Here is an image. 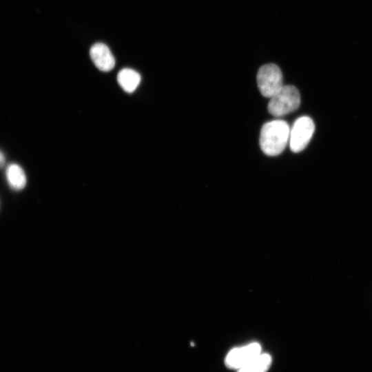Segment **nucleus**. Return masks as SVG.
I'll use <instances>...</instances> for the list:
<instances>
[{
  "mask_svg": "<svg viewBox=\"0 0 372 372\" xmlns=\"http://www.w3.org/2000/svg\"><path fill=\"white\" fill-rule=\"evenodd\" d=\"M290 128L282 120L266 123L262 127L260 146L268 156H277L282 152L289 141Z\"/></svg>",
  "mask_w": 372,
  "mask_h": 372,
  "instance_id": "1",
  "label": "nucleus"
},
{
  "mask_svg": "<svg viewBox=\"0 0 372 372\" xmlns=\"http://www.w3.org/2000/svg\"><path fill=\"white\" fill-rule=\"evenodd\" d=\"M300 104V95L293 85H284L276 92L268 104L269 113L276 116H285L296 110Z\"/></svg>",
  "mask_w": 372,
  "mask_h": 372,
  "instance_id": "2",
  "label": "nucleus"
},
{
  "mask_svg": "<svg viewBox=\"0 0 372 372\" xmlns=\"http://www.w3.org/2000/svg\"><path fill=\"white\" fill-rule=\"evenodd\" d=\"M257 83L260 93L271 98L284 86L280 69L272 63L262 66L257 74Z\"/></svg>",
  "mask_w": 372,
  "mask_h": 372,
  "instance_id": "3",
  "label": "nucleus"
},
{
  "mask_svg": "<svg viewBox=\"0 0 372 372\" xmlns=\"http://www.w3.org/2000/svg\"><path fill=\"white\" fill-rule=\"evenodd\" d=\"M315 130L313 120L307 116L298 118L293 123L289 134V146L292 152L303 150L309 143Z\"/></svg>",
  "mask_w": 372,
  "mask_h": 372,
  "instance_id": "4",
  "label": "nucleus"
},
{
  "mask_svg": "<svg viewBox=\"0 0 372 372\" xmlns=\"http://www.w3.org/2000/svg\"><path fill=\"white\" fill-rule=\"evenodd\" d=\"M262 353L261 346L253 342L232 349L225 357V365L232 369L238 370Z\"/></svg>",
  "mask_w": 372,
  "mask_h": 372,
  "instance_id": "5",
  "label": "nucleus"
},
{
  "mask_svg": "<svg viewBox=\"0 0 372 372\" xmlns=\"http://www.w3.org/2000/svg\"><path fill=\"white\" fill-rule=\"evenodd\" d=\"M90 57L96 67L103 72L112 70L115 65V59L109 48L104 43H96L90 50Z\"/></svg>",
  "mask_w": 372,
  "mask_h": 372,
  "instance_id": "6",
  "label": "nucleus"
},
{
  "mask_svg": "<svg viewBox=\"0 0 372 372\" xmlns=\"http://www.w3.org/2000/svg\"><path fill=\"white\" fill-rule=\"evenodd\" d=\"M117 81L124 91L132 93L138 86L141 82V76L132 69L124 68L118 72Z\"/></svg>",
  "mask_w": 372,
  "mask_h": 372,
  "instance_id": "7",
  "label": "nucleus"
},
{
  "mask_svg": "<svg viewBox=\"0 0 372 372\" xmlns=\"http://www.w3.org/2000/svg\"><path fill=\"white\" fill-rule=\"evenodd\" d=\"M271 356L267 353H261L237 372H267L271 364Z\"/></svg>",
  "mask_w": 372,
  "mask_h": 372,
  "instance_id": "8",
  "label": "nucleus"
},
{
  "mask_svg": "<svg viewBox=\"0 0 372 372\" xmlns=\"http://www.w3.org/2000/svg\"><path fill=\"white\" fill-rule=\"evenodd\" d=\"M6 178L9 185L14 189L20 190L25 186V174L22 168L17 164H11L8 167Z\"/></svg>",
  "mask_w": 372,
  "mask_h": 372,
  "instance_id": "9",
  "label": "nucleus"
},
{
  "mask_svg": "<svg viewBox=\"0 0 372 372\" xmlns=\"http://www.w3.org/2000/svg\"><path fill=\"white\" fill-rule=\"evenodd\" d=\"M4 158L3 154L0 152V165L3 163Z\"/></svg>",
  "mask_w": 372,
  "mask_h": 372,
  "instance_id": "10",
  "label": "nucleus"
}]
</instances>
